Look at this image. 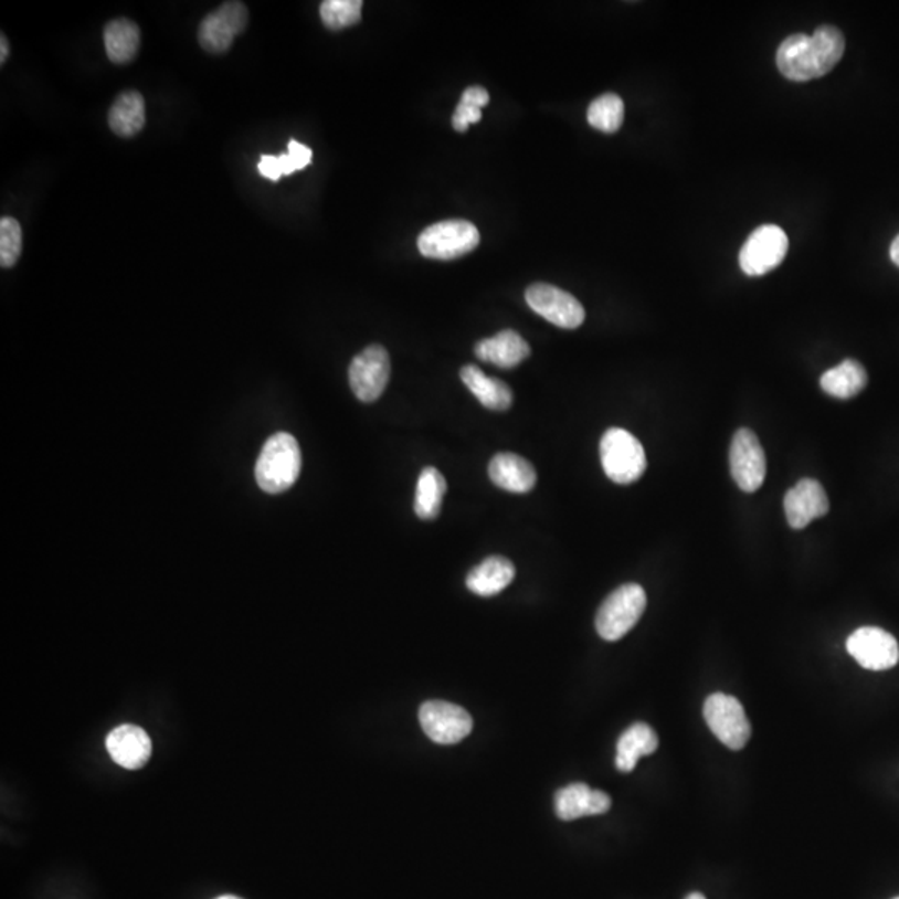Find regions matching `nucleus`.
<instances>
[{
    "mask_svg": "<svg viewBox=\"0 0 899 899\" xmlns=\"http://www.w3.org/2000/svg\"><path fill=\"white\" fill-rule=\"evenodd\" d=\"M362 0H325L320 6V18L330 31H342L362 21Z\"/></svg>",
    "mask_w": 899,
    "mask_h": 899,
    "instance_id": "cd10ccee",
    "label": "nucleus"
},
{
    "mask_svg": "<svg viewBox=\"0 0 899 899\" xmlns=\"http://www.w3.org/2000/svg\"><path fill=\"white\" fill-rule=\"evenodd\" d=\"M889 257H891L892 264L899 267V235L892 241L891 247H889Z\"/></svg>",
    "mask_w": 899,
    "mask_h": 899,
    "instance_id": "2f4dec72",
    "label": "nucleus"
},
{
    "mask_svg": "<svg viewBox=\"0 0 899 899\" xmlns=\"http://www.w3.org/2000/svg\"><path fill=\"white\" fill-rule=\"evenodd\" d=\"M22 254L21 223L12 216H2L0 220V265L4 268L14 267Z\"/></svg>",
    "mask_w": 899,
    "mask_h": 899,
    "instance_id": "c756f323",
    "label": "nucleus"
},
{
    "mask_svg": "<svg viewBox=\"0 0 899 899\" xmlns=\"http://www.w3.org/2000/svg\"><path fill=\"white\" fill-rule=\"evenodd\" d=\"M461 379L485 409L505 412L514 403L510 387L501 380L485 376L484 370L478 367L465 366L461 370Z\"/></svg>",
    "mask_w": 899,
    "mask_h": 899,
    "instance_id": "aec40b11",
    "label": "nucleus"
},
{
    "mask_svg": "<svg viewBox=\"0 0 899 899\" xmlns=\"http://www.w3.org/2000/svg\"><path fill=\"white\" fill-rule=\"evenodd\" d=\"M528 307L550 324L575 330L585 321V308L569 292L550 284H533L525 292Z\"/></svg>",
    "mask_w": 899,
    "mask_h": 899,
    "instance_id": "1a4fd4ad",
    "label": "nucleus"
},
{
    "mask_svg": "<svg viewBox=\"0 0 899 899\" xmlns=\"http://www.w3.org/2000/svg\"><path fill=\"white\" fill-rule=\"evenodd\" d=\"M392 363L382 346H370L350 363L349 380L353 395L360 402L372 403L382 396L389 385Z\"/></svg>",
    "mask_w": 899,
    "mask_h": 899,
    "instance_id": "9d476101",
    "label": "nucleus"
},
{
    "mask_svg": "<svg viewBox=\"0 0 899 899\" xmlns=\"http://www.w3.org/2000/svg\"><path fill=\"white\" fill-rule=\"evenodd\" d=\"M895 899H899V898H895Z\"/></svg>",
    "mask_w": 899,
    "mask_h": 899,
    "instance_id": "f704fd0d",
    "label": "nucleus"
},
{
    "mask_svg": "<svg viewBox=\"0 0 899 899\" xmlns=\"http://www.w3.org/2000/svg\"><path fill=\"white\" fill-rule=\"evenodd\" d=\"M146 126V101L137 91L123 92L108 110V127L119 137H134Z\"/></svg>",
    "mask_w": 899,
    "mask_h": 899,
    "instance_id": "412c9836",
    "label": "nucleus"
},
{
    "mask_svg": "<svg viewBox=\"0 0 899 899\" xmlns=\"http://www.w3.org/2000/svg\"><path fill=\"white\" fill-rule=\"evenodd\" d=\"M488 102H490V94L484 87L480 85L468 87L462 95L454 117H452L454 129L457 133H467L472 124L480 123L482 108L487 107Z\"/></svg>",
    "mask_w": 899,
    "mask_h": 899,
    "instance_id": "c85d7f7f",
    "label": "nucleus"
},
{
    "mask_svg": "<svg viewBox=\"0 0 899 899\" xmlns=\"http://www.w3.org/2000/svg\"><path fill=\"white\" fill-rule=\"evenodd\" d=\"M302 452L290 433H275L265 442L257 465L255 480L265 494H284L300 477Z\"/></svg>",
    "mask_w": 899,
    "mask_h": 899,
    "instance_id": "f03ea898",
    "label": "nucleus"
},
{
    "mask_svg": "<svg viewBox=\"0 0 899 899\" xmlns=\"http://www.w3.org/2000/svg\"><path fill=\"white\" fill-rule=\"evenodd\" d=\"M600 458L606 477L618 485L639 480L646 470V455L642 443L623 429L606 430L600 442Z\"/></svg>",
    "mask_w": 899,
    "mask_h": 899,
    "instance_id": "7ed1b4c3",
    "label": "nucleus"
},
{
    "mask_svg": "<svg viewBox=\"0 0 899 899\" xmlns=\"http://www.w3.org/2000/svg\"><path fill=\"white\" fill-rule=\"evenodd\" d=\"M311 162V150L297 140L288 142V152L282 156H262L258 162V172L265 179L277 182L282 176H290L297 170H304Z\"/></svg>",
    "mask_w": 899,
    "mask_h": 899,
    "instance_id": "a878e982",
    "label": "nucleus"
},
{
    "mask_svg": "<svg viewBox=\"0 0 899 899\" xmlns=\"http://www.w3.org/2000/svg\"><path fill=\"white\" fill-rule=\"evenodd\" d=\"M612 808V798L605 792L590 789L585 783H573L554 795V812L563 822L583 816L605 815Z\"/></svg>",
    "mask_w": 899,
    "mask_h": 899,
    "instance_id": "dca6fc26",
    "label": "nucleus"
},
{
    "mask_svg": "<svg viewBox=\"0 0 899 899\" xmlns=\"http://www.w3.org/2000/svg\"><path fill=\"white\" fill-rule=\"evenodd\" d=\"M685 899H707L701 892H690Z\"/></svg>",
    "mask_w": 899,
    "mask_h": 899,
    "instance_id": "473e14b6",
    "label": "nucleus"
},
{
    "mask_svg": "<svg viewBox=\"0 0 899 899\" xmlns=\"http://www.w3.org/2000/svg\"><path fill=\"white\" fill-rule=\"evenodd\" d=\"M704 717L715 737L730 748L741 750L751 738V725L744 713L743 705L734 697L713 694L707 698Z\"/></svg>",
    "mask_w": 899,
    "mask_h": 899,
    "instance_id": "0eeeda50",
    "label": "nucleus"
},
{
    "mask_svg": "<svg viewBox=\"0 0 899 899\" xmlns=\"http://www.w3.org/2000/svg\"><path fill=\"white\" fill-rule=\"evenodd\" d=\"M849 655L866 669L882 671L899 662V646L895 636L876 626H863L846 642Z\"/></svg>",
    "mask_w": 899,
    "mask_h": 899,
    "instance_id": "ddd939ff",
    "label": "nucleus"
},
{
    "mask_svg": "<svg viewBox=\"0 0 899 899\" xmlns=\"http://www.w3.org/2000/svg\"><path fill=\"white\" fill-rule=\"evenodd\" d=\"M845 35L833 25H822L815 34H793L781 42L776 65L784 78L808 82L832 72L845 54Z\"/></svg>",
    "mask_w": 899,
    "mask_h": 899,
    "instance_id": "f257e3e1",
    "label": "nucleus"
},
{
    "mask_svg": "<svg viewBox=\"0 0 899 899\" xmlns=\"http://www.w3.org/2000/svg\"><path fill=\"white\" fill-rule=\"evenodd\" d=\"M248 9L242 2H225L210 12L199 28V44L210 54H223L247 29Z\"/></svg>",
    "mask_w": 899,
    "mask_h": 899,
    "instance_id": "f8f14e48",
    "label": "nucleus"
},
{
    "mask_svg": "<svg viewBox=\"0 0 899 899\" xmlns=\"http://www.w3.org/2000/svg\"><path fill=\"white\" fill-rule=\"evenodd\" d=\"M789 235L783 229L766 223L744 242L740 251V267L748 277L770 274L789 254Z\"/></svg>",
    "mask_w": 899,
    "mask_h": 899,
    "instance_id": "423d86ee",
    "label": "nucleus"
},
{
    "mask_svg": "<svg viewBox=\"0 0 899 899\" xmlns=\"http://www.w3.org/2000/svg\"><path fill=\"white\" fill-rule=\"evenodd\" d=\"M658 748V737L655 730L646 723H635L623 731L616 743L615 764L623 773H630L638 763L639 758L655 753Z\"/></svg>",
    "mask_w": 899,
    "mask_h": 899,
    "instance_id": "4be33fe9",
    "label": "nucleus"
},
{
    "mask_svg": "<svg viewBox=\"0 0 899 899\" xmlns=\"http://www.w3.org/2000/svg\"><path fill=\"white\" fill-rule=\"evenodd\" d=\"M586 119L600 133L615 134L625 120V104L616 94H603L590 104Z\"/></svg>",
    "mask_w": 899,
    "mask_h": 899,
    "instance_id": "bb28decb",
    "label": "nucleus"
},
{
    "mask_svg": "<svg viewBox=\"0 0 899 899\" xmlns=\"http://www.w3.org/2000/svg\"><path fill=\"white\" fill-rule=\"evenodd\" d=\"M823 392L839 400H849L868 385V373L858 360L846 359L839 366L823 373L819 380Z\"/></svg>",
    "mask_w": 899,
    "mask_h": 899,
    "instance_id": "5701e85b",
    "label": "nucleus"
},
{
    "mask_svg": "<svg viewBox=\"0 0 899 899\" xmlns=\"http://www.w3.org/2000/svg\"><path fill=\"white\" fill-rule=\"evenodd\" d=\"M446 480L435 467L423 468L416 482L415 514L420 520H435L442 510Z\"/></svg>",
    "mask_w": 899,
    "mask_h": 899,
    "instance_id": "393cba45",
    "label": "nucleus"
},
{
    "mask_svg": "<svg viewBox=\"0 0 899 899\" xmlns=\"http://www.w3.org/2000/svg\"><path fill=\"white\" fill-rule=\"evenodd\" d=\"M491 484L511 494H528L537 485V472L530 462L515 454H498L488 465Z\"/></svg>",
    "mask_w": 899,
    "mask_h": 899,
    "instance_id": "a211bd4d",
    "label": "nucleus"
},
{
    "mask_svg": "<svg viewBox=\"0 0 899 899\" xmlns=\"http://www.w3.org/2000/svg\"><path fill=\"white\" fill-rule=\"evenodd\" d=\"M730 470L734 484L744 494L760 490L766 477V455L758 436L750 429L734 433L730 446Z\"/></svg>",
    "mask_w": 899,
    "mask_h": 899,
    "instance_id": "6e6552de",
    "label": "nucleus"
},
{
    "mask_svg": "<svg viewBox=\"0 0 899 899\" xmlns=\"http://www.w3.org/2000/svg\"><path fill=\"white\" fill-rule=\"evenodd\" d=\"M9 57V42L6 35L0 38V64H6Z\"/></svg>",
    "mask_w": 899,
    "mask_h": 899,
    "instance_id": "7c9ffc66",
    "label": "nucleus"
},
{
    "mask_svg": "<svg viewBox=\"0 0 899 899\" xmlns=\"http://www.w3.org/2000/svg\"><path fill=\"white\" fill-rule=\"evenodd\" d=\"M420 725L430 740L438 744H455L467 738L474 728L470 713L448 701H425L419 711Z\"/></svg>",
    "mask_w": 899,
    "mask_h": 899,
    "instance_id": "9b49d317",
    "label": "nucleus"
},
{
    "mask_svg": "<svg viewBox=\"0 0 899 899\" xmlns=\"http://www.w3.org/2000/svg\"><path fill=\"white\" fill-rule=\"evenodd\" d=\"M478 359L500 369H514L530 357L527 340L515 330H501L490 339L482 340L475 347Z\"/></svg>",
    "mask_w": 899,
    "mask_h": 899,
    "instance_id": "f3484780",
    "label": "nucleus"
},
{
    "mask_svg": "<svg viewBox=\"0 0 899 899\" xmlns=\"http://www.w3.org/2000/svg\"><path fill=\"white\" fill-rule=\"evenodd\" d=\"M108 754L126 770H140L152 757V740L142 728L123 725L112 730L105 740Z\"/></svg>",
    "mask_w": 899,
    "mask_h": 899,
    "instance_id": "2eb2a0df",
    "label": "nucleus"
},
{
    "mask_svg": "<svg viewBox=\"0 0 899 899\" xmlns=\"http://www.w3.org/2000/svg\"><path fill=\"white\" fill-rule=\"evenodd\" d=\"M480 244V232L468 220H442L419 235V252L433 261H454L470 254Z\"/></svg>",
    "mask_w": 899,
    "mask_h": 899,
    "instance_id": "20e7f679",
    "label": "nucleus"
},
{
    "mask_svg": "<svg viewBox=\"0 0 899 899\" xmlns=\"http://www.w3.org/2000/svg\"><path fill=\"white\" fill-rule=\"evenodd\" d=\"M215 899H242V898H239V896H234V895H223V896H219V898H215Z\"/></svg>",
    "mask_w": 899,
    "mask_h": 899,
    "instance_id": "72a5a7b5",
    "label": "nucleus"
},
{
    "mask_svg": "<svg viewBox=\"0 0 899 899\" xmlns=\"http://www.w3.org/2000/svg\"><path fill=\"white\" fill-rule=\"evenodd\" d=\"M517 570L508 558L494 554L467 575V589L478 596H495L514 582Z\"/></svg>",
    "mask_w": 899,
    "mask_h": 899,
    "instance_id": "6ab92c4d",
    "label": "nucleus"
},
{
    "mask_svg": "<svg viewBox=\"0 0 899 899\" xmlns=\"http://www.w3.org/2000/svg\"><path fill=\"white\" fill-rule=\"evenodd\" d=\"M646 609V593L636 583H626L606 596L596 613V632L606 642L623 638L642 618Z\"/></svg>",
    "mask_w": 899,
    "mask_h": 899,
    "instance_id": "39448f33",
    "label": "nucleus"
},
{
    "mask_svg": "<svg viewBox=\"0 0 899 899\" xmlns=\"http://www.w3.org/2000/svg\"><path fill=\"white\" fill-rule=\"evenodd\" d=\"M104 44L107 57L114 64H129L139 52V25L129 19H116V21L108 22L104 29Z\"/></svg>",
    "mask_w": 899,
    "mask_h": 899,
    "instance_id": "b1692460",
    "label": "nucleus"
},
{
    "mask_svg": "<svg viewBox=\"0 0 899 899\" xmlns=\"http://www.w3.org/2000/svg\"><path fill=\"white\" fill-rule=\"evenodd\" d=\"M784 515L793 530H803L829 510L828 495L818 480L803 478L784 495Z\"/></svg>",
    "mask_w": 899,
    "mask_h": 899,
    "instance_id": "4468645a",
    "label": "nucleus"
}]
</instances>
